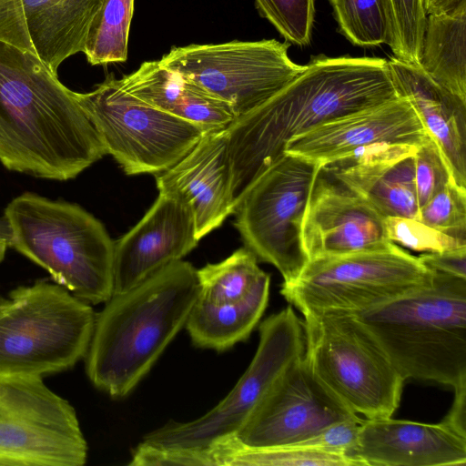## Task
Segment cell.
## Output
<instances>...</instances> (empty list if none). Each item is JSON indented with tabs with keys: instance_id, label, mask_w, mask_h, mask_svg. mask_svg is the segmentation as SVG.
Masks as SVG:
<instances>
[{
	"instance_id": "obj_1",
	"label": "cell",
	"mask_w": 466,
	"mask_h": 466,
	"mask_svg": "<svg viewBox=\"0 0 466 466\" xmlns=\"http://www.w3.org/2000/svg\"><path fill=\"white\" fill-rule=\"evenodd\" d=\"M396 97L386 59L312 57L279 93L225 128L235 208L292 137Z\"/></svg>"
},
{
	"instance_id": "obj_2",
	"label": "cell",
	"mask_w": 466,
	"mask_h": 466,
	"mask_svg": "<svg viewBox=\"0 0 466 466\" xmlns=\"http://www.w3.org/2000/svg\"><path fill=\"white\" fill-rule=\"evenodd\" d=\"M106 154L69 89L35 56L0 42V162L10 171L66 181Z\"/></svg>"
},
{
	"instance_id": "obj_3",
	"label": "cell",
	"mask_w": 466,
	"mask_h": 466,
	"mask_svg": "<svg viewBox=\"0 0 466 466\" xmlns=\"http://www.w3.org/2000/svg\"><path fill=\"white\" fill-rule=\"evenodd\" d=\"M199 292L198 269L180 259L113 294L85 356L90 381L111 397L128 395L185 327Z\"/></svg>"
},
{
	"instance_id": "obj_4",
	"label": "cell",
	"mask_w": 466,
	"mask_h": 466,
	"mask_svg": "<svg viewBox=\"0 0 466 466\" xmlns=\"http://www.w3.org/2000/svg\"><path fill=\"white\" fill-rule=\"evenodd\" d=\"M353 316L404 380L466 382V279L434 272L429 284Z\"/></svg>"
},
{
	"instance_id": "obj_5",
	"label": "cell",
	"mask_w": 466,
	"mask_h": 466,
	"mask_svg": "<svg viewBox=\"0 0 466 466\" xmlns=\"http://www.w3.org/2000/svg\"><path fill=\"white\" fill-rule=\"evenodd\" d=\"M9 246L46 269L54 281L88 304L114 292V246L104 225L75 203L23 193L3 217Z\"/></svg>"
},
{
	"instance_id": "obj_6",
	"label": "cell",
	"mask_w": 466,
	"mask_h": 466,
	"mask_svg": "<svg viewBox=\"0 0 466 466\" xmlns=\"http://www.w3.org/2000/svg\"><path fill=\"white\" fill-rule=\"evenodd\" d=\"M96 314L59 284L38 281L0 298V377H43L84 358Z\"/></svg>"
},
{
	"instance_id": "obj_7",
	"label": "cell",
	"mask_w": 466,
	"mask_h": 466,
	"mask_svg": "<svg viewBox=\"0 0 466 466\" xmlns=\"http://www.w3.org/2000/svg\"><path fill=\"white\" fill-rule=\"evenodd\" d=\"M302 316L304 358L321 383L357 415L391 417L405 380L364 325L351 314Z\"/></svg>"
},
{
	"instance_id": "obj_8",
	"label": "cell",
	"mask_w": 466,
	"mask_h": 466,
	"mask_svg": "<svg viewBox=\"0 0 466 466\" xmlns=\"http://www.w3.org/2000/svg\"><path fill=\"white\" fill-rule=\"evenodd\" d=\"M434 272L393 242L349 254L309 259L280 294L301 314H357L429 284Z\"/></svg>"
},
{
	"instance_id": "obj_9",
	"label": "cell",
	"mask_w": 466,
	"mask_h": 466,
	"mask_svg": "<svg viewBox=\"0 0 466 466\" xmlns=\"http://www.w3.org/2000/svg\"><path fill=\"white\" fill-rule=\"evenodd\" d=\"M258 328V346L250 364L219 403L194 420L166 423L145 435L142 442L200 451L234 437L289 369L305 355L303 320L291 305L268 317Z\"/></svg>"
},
{
	"instance_id": "obj_10",
	"label": "cell",
	"mask_w": 466,
	"mask_h": 466,
	"mask_svg": "<svg viewBox=\"0 0 466 466\" xmlns=\"http://www.w3.org/2000/svg\"><path fill=\"white\" fill-rule=\"evenodd\" d=\"M323 164L284 153L250 186L234 226L258 260L273 265L283 282L295 279L309 261L302 228Z\"/></svg>"
},
{
	"instance_id": "obj_11",
	"label": "cell",
	"mask_w": 466,
	"mask_h": 466,
	"mask_svg": "<svg viewBox=\"0 0 466 466\" xmlns=\"http://www.w3.org/2000/svg\"><path fill=\"white\" fill-rule=\"evenodd\" d=\"M76 96L106 154L127 175H157L168 169L208 133L128 94L113 75L90 92H76Z\"/></svg>"
},
{
	"instance_id": "obj_12",
	"label": "cell",
	"mask_w": 466,
	"mask_h": 466,
	"mask_svg": "<svg viewBox=\"0 0 466 466\" xmlns=\"http://www.w3.org/2000/svg\"><path fill=\"white\" fill-rule=\"evenodd\" d=\"M289 45L276 39L172 47L159 62L228 105L235 118L259 106L294 80Z\"/></svg>"
},
{
	"instance_id": "obj_13",
	"label": "cell",
	"mask_w": 466,
	"mask_h": 466,
	"mask_svg": "<svg viewBox=\"0 0 466 466\" xmlns=\"http://www.w3.org/2000/svg\"><path fill=\"white\" fill-rule=\"evenodd\" d=\"M87 443L73 406L42 377H0V465L82 466Z\"/></svg>"
},
{
	"instance_id": "obj_14",
	"label": "cell",
	"mask_w": 466,
	"mask_h": 466,
	"mask_svg": "<svg viewBox=\"0 0 466 466\" xmlns=\"http://www.w3.org/2000/svg\"><path fill=\"white\" fill-rule=\"evenodd\" d=\"M355 415L321 383L303 357L232 438L248 448L296 446L331 423Z\"/></svg>"
},
{
	"instance_id": "obj_15",
	"label": "cell",
	"mask_w": 466,
	"mask_h": 466,
	"mask_svg": "<svg viewBox=\"0 0 466 466\" xmlns=\"http://www.w3.org/2000/svg\"><path fill=\"white\" fill-rule=\"evenodd\" d=\"M428 135L410 102L398 96L298 135L289 141L284 153L326 166L374 146L418 147Z\"/></svg>"
},
{
	"instance_id": "obj_16",
	"label": "cell",
	"mask_w": 466,
	"mask_h": 466,
	"mask_svg": "<svg viewBox=\"0 0 466 466\" xmlns=\"http://www.w3.org/2000/svg\"><path fill=\"white\" fill-rule=\"evenodd\" d=\"M302 239L309 259L377 249L391 243L385 218L323 167L310 196Z\"/></svg>"
},
{
	"instance_id": "obj_17",
	"label": "cell",
	"mask_w": 466,
	"mask_h": 466,
	"mask_svg": "<svg viewBox=\"0 0 466 466\" xmlns=\"http://www.w3.org/2000/svg\"><path fill=\"white\" fill-rule=\"evenodd\" d=\"M198 241L189 208L159 193L137 224L115 241L113 294L125 292L182 259Z\"/></svg>"
},
{
	"instance_id": "obj_18",
	"label": "cell",
	"mask_w": 466,
	"mask_h": 466,
	"mask_svg": "<svg viewBox=\"0 0 466 466\" xmlns=\"http://www.w3.org/2000/svg\"><path fill=\"white\" fill-rule=\"evenodd\" d=\"M155 176L159 193L189 208L198 240L235 213L225 128L204 134L177 163Z\"/></svg>"
},
{
	"instance_id": "obj_19",
	"label": "cell",
	"mask_w": 466,
	"mask_h": 466,
	"mask_svg": "<svg viewBox=\"0 0 466 466\" xmlns=\"http://www.w3.org/2000/svg\"><path fill=\"white\" fill-rule=\"evenodd\" d=\"M344 456L354 466H464L466 438L441 422L365 419Z\"/></svg>"
},
{
	"instance_id": "obj_20",
	"label": "cell",
	"mask_w": 466,
	"mask_h": 466,
	"mask_svg": "<svg viewBox=\"0 0 466 466\" xmlns=\"http://www.w3.org/2000/svg\"><path fill=\"white\" fill-rule=\"evenodd\" d=\"M410 145H380L360 149L323 169L366 198L384 218L419 220L414 154Z\"/></svg>"
},
{
	"instance_id": "obj_21",
	"label": "cell",
	"mask_w": 466,
	"mask_h": 466,
	"mask_svg": "<svg viewBox=\"0 0 466 466\" xmlns=\"http://www.w3.org/2000/svg\"><path fill=\"white\" fill-rule=\"evenodd\" d=\"M397 96L407 99L441 148L455 183L466 188V101L415 65L388 60Z\"/></svg>"
},
{
	"instance_id": "obj_22",
	"label": "cell",
	"mask_w": 466,
	"mask_h": 466,
	"mask_svg": "<svg viewBox=\"0 0 466 466\" xmlns=\"http://www.w3.org/2000/svg\"><path fill=\"white\" fill-rule=\"evenodd\" d=\"M0 42L35 56L55 74L83 51L62 0H0Z\"/></svg>"
},
{
	"instance_id": "obj_23",
	"label": "cell",
	"mask_w": 466,
	"mask_h": 466,
	"mask_svg": "<svg viewBox=\"0 0 466 466\" xmlns=\"http://www.w3.org/2000/svg\"><path fill=\"white\" fill-rule=\"evenodd\" d=\"M118 81L123 90L137 99L206 132L224 129L235 119L228 105L167 68L159 60L142 63Z\"/></svg>"
},
{
	"instance_id": "obj_24",
	"label": "cell",
	"mask_w": 466,
	"mask_h": 466,
	"mask_svg": "<svg viewBox=\"0 0 466 466\" xmlns=\"http://www.w3.org/2000/svg\"><path fill=\"white\" fill-rule=\"evenodd\" d=\"M269 286L270 276L265 272L241 299L215 303L198 297L185 325L192 342L223 351L246 340L267 308Z\"/></svg>"
},
{
	"instance_id": "obj_25",
	"label": "cell",
	"mask_w": 466,
	"mask_h": 466,
	"mask_svg": "<svg viewBox=\"0 0 466 466\" xmlns=\"http://www.w3.org/2000/svg\"><path fill=\"white\" fill-rule=\"evenodd\" d=\"M466 10L430 15L418 66L436 83L466 101Z\"/></svg>"
},
{
	"instance_id": "obj_26",
	"label": "cell",
	"mask_w": 466,
	"mask_h": 466,
	"mask_svg": "<svg viewBox=\"0 0 466 466\" xmlns=\"http://www.w3.org/2000/svg\"><path fill=\"white\" fill-rule=\"evenodd\" d=\"M208 450L214 466H354L344 455L323 450L296 446L248 448L234 438Z\"/></svg>"
},
{
	"instance_id": "obj_27",
	"label": "cell",
	"mask_w": 466,
	"mask_h": 466,
	"mask_svg": "<svg viewBox=\"0 0 466 466\" xmlns=\"http://www.w3.org/2000/svg\"><path fill=\"white\" fill-rule=\"evenodd\" d=\"M134 3L135 0H101L82 51L90 65L127 61Z\"/></svg>"
},
{
	"instance_id": "obj_28",
	"label": "cell",
	"mask_w": 466,
	"mask_h": 466,
	"mask_svg": "<svg viewBox=\"0 0 466 466\" xmlns=\"http://www.w3.org/2000/svg\"><path fill=\"white\" fill-rule=\"evenodd\" d=\"M264 274L255 254L239 248L224 260L198 269L199 298L215 303L241 299Z\"/></svg>"
},
{
	"instance_id": "obj_29",
	"label": "cell",
	"mask_w": 466,
	"mask_h": 466,
	"mask_svg": "<svg viewBox=\"0 0 466 466\" xmlns=\"http://www.w3.org/2000/svg\"><path fill=\"white\" fill-rule=\"evenodd\" d=\"M339 31L358 46L390 47L393 19L390 0H329Z\"/></svg>"
},
{
	"instance_id": "obj_30",
	"label": "cell",
	"mask_w": 466,
	"mask_h": 466,
	"mask_svg": "<svg viewBox=\"0 0 466 466\" xmlns=\"http://www.w3.org/2000/svg\"><path fill=\"white\" fill-rule=\"evenodd\" d=\"M261 16L268 20L287 42L299 46L310 43L316 0H254Z\"/></svg>"
},
{
	"instance_id": "obj_31",
	"label": "cell",
	"mask_w": 466,
	"mask_h": 466,
	"mask_svg": "<svg viewBox=\"0 0 466 466\" xmlns=\"http://www.w3.org/2000/svg\"><path fill=\"white\" fill-rule=\"evenodd\" d=\"M419 220L428 227L466 241V188L452 179L420 208Z\"/></svg>"
},
{
	"instance_id": "obj_32",
	"label": "cell",
	"mask_w": 466,
	"mask_h": 466,
	"mask_svg": "<svg viewBox=\"0 0 466 466\" xmlns=\"http://www.w3.org/2000/svg\"><path fill=\"white\" fill-rule=\"evenodd\" d=\"M393 19L394 56L418 66L426 23L421 0H390Z\"/></svg>"
},
{
	"instance_id": "obj_33",
	"label": "cell",
	"mask_w": 466,
	"mask_h": 466,
	"mask_svg": "<svg viewBox=\"0 0 466 466\" xmlns=\"http://www.w3.org/2000/svg\"><path fill=\"white\" fill-rule=\"evenodd\" d=\"M385 228L390 241L415 251L441 252L466 247V241L439 232L417 219L388 217Z\"/></svg>"
},
{
	"instance_id": "obj_34",
	"label": "cell",
	"mask_w": 466,
	"mask_h": 466,
	"mask_svg": "<svg viewBox=\"0 0 466 466\" xmlns=\"http://www.w3.org/2000/svg\"><path fill=\"white\" fill-rule=\"evenodd\" d=\"M414 164L415 185L420 208L453 177L441 148L430 135L417 147Z\"/></svg>"
},
{
	"instance_id": "obj_35",
	"label": "cell",
	"mask_w": 466,
	"mask_h": 466,
	"mask_svg": "<svg viewBox=\"0 0 466 466\" xmlns=\"http://www.w3.org/2000/svg\"><path fill=\"white\" fill-rule=\"evenodd\" d=\"M361 419L355 415L327 426L296 447L323 450L344 455L357 441Z\"/></svg>"
},
{
	"instance_id": "obj_36",
	"label": "cell",
	"mask_w": 466,
	"mask_h": 466,
	"mask_svg": "<svg viewBox=\"0 0 466 466\" xmlns=\"http://www.w3.org/2000/svg\"><path fill=\"white\" fill-rule=\"evenodd\" d=\"M418 258L433 272L466 279V247L441 252H422Z\"/></svg>"
},
{
	"instance_id": "obj_37",
	"label": "cell",
	"mask_w": 466,
	"mask_h": 466,
	"mask_svg": "<svg viewBox=\"0 0 466 466\" xmlns=\"http://www.w3.org/2000/svg\"><path fill=\"white\" fill-rule=\"evenodd\" d=\"M62 3L84 48L89 25L100 6L101 0H62Z\"/></svg>"
},
{
	"instance_id": "obj_38",
	"label": "cell",
	"mask_w": 466,
	"mask_h": 466,
	"mask_svg": "<svg viewBox=\"0 0 466 466\" xmlns=\"http://www.w3.org/2000/svg\"><path fill=\"white\" fill-rule=\"evenodd\" d=\"M453 390L455 393L451 407L441 422L456 434L466 438V382Z\"/></svg>"
},
{
	"instance_id": "obj_39",
	"label": "cell",
	"mask_w": 466,
	"mask_h": 466,
	"mask_svg": "<svg viewBox=\"0 0 466 466\" xmlns=\"http://www.w3.org/2000/svg\"><path fill=\"white\" fill-rule=\"evenodd\" d=\"M426 15L466 10V0H421Z\"/></svg>"
},
{
	"instance_id": "obj_40",
	"label": "cell",
	"mask_w": 466,
	"mask_h": 466,
	"mask_svg": "<svg viewBox=\"0 0 466 466\" xmlns=\"http://www.w3.org/2000/svg\"><path fill=\"white\" fill-rule=\"evenodd\" d=\"M9 246V230L5 218L0 219V263L3 261Z\"/></svg>"
}]
</instances>
